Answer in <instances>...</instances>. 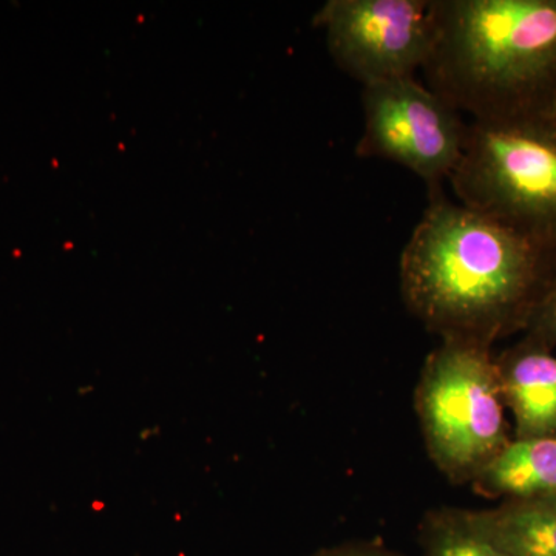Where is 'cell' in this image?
Here are the masks:
<instances>
[{"label": "cell", "mask_w": 556, "mask_h": 556, "mask_svg": "<svg viewBox=\"0 0 556 556\" xmlns=\"http://www.w3.org/2000/svg\"><path fill=\"white\" fill-rule=\"evenodd\" d=\"M556 281V247L430 190L401 257L402 298L444 340L490 346L529 328Z\"/></svg>", "instance_id": "1"}, {"label": "cell", "mask_w": 556, "mask_h": 556, "mask_svg": "<svg viewBox=\"0 0 556 556\" xmlns=\"http://www.w3.org/2000/svg\"><path fill=\"white\" fill-rule=\"evenodd\" d=\"M427 87L479 123L556 118V0H431Z\"/></svg>", "instance_id": "2"}, {"label": "cell", "mask_w": 556, "mask_h": 556, "mask_svg": "<svg viewBox=\"0 0 556 556\" xmlns=\"http://www.w3.org/2000/svg\"><path fill=\"white\" fill-rule=\"evenodd\" d=\"M448 181L457 203L556 247V118L470 121Z\"/></svg>", "instance_id": "3"}, {"label": "cell", "mask_w": 556, "mask_h": 556, "mask_svg": "<svg viewBox=\"0 0 556 556\" xmlns=\"http://www.w3.org/2000/svg\"><path fill=\"white\" fill-rule=\"evenodd\" d=\"M503 404L489 346L444 340L428 356L416 407L431 459L445 475L477 478L510 444Z\"/></svg>", "instance_id": "4"}, {"label": "cell", "mask_w": 556, "mask_h": 556, "mask_svg": "<svg viewBox=\"0 0 556 556\" xmlns=\"http://www.w3.org/2000/svg\"><path fill=\"white\" fill-rule=\"evenodd\" d=\"M364 134L357 155L401 164L441 188L459 164L470 123L415 76L362 87Z\"/></svg>", "instance_id": "5"}, {"label": "cell", "mask_w": 556, "mask_h": 556, "mask_svg": "<svg viewBox=\"0 0 556 556\" xmlns=\"http://www.w3.org/2000/svg\"><path fill=\"white\" fill-rule=\"evenodd\" d=\"M316 22L332 60L362 87L415 76L433 42L431 0H329Z\"/></svg>", "instance_id": "6"}, {"label": "cell", "mask_w": 556, "mask_h": 556, "mask_svg": "<svg viewBox=\"0 0 556 556\" xmlns=\"http://www.w3.org/2000/svg\"><path fill=\"white\" fill-rule=\"evenodd\" d=\"M504 404L517 424V439L556 434V357L530 336L496 362Z\"/></svg>", "instance_id": "7"}, {"label": "cell", "mask_w": 556, "mask_h": 556, "mask_svg": "<svg viewBox=\"0 0 556 556\" xmlns=\"http://www.w3.org/2000/svg\"><path fill=\"white\" fill-rule=\"evenodd\" d=\"M475 479L481 492L510 501L556 496V434L510 442Z\"/></svg>", "instance_id": "8"}, {"label": "cell", "mask_w": 556, "mask_h": 556, "mask_svg": "<svg viewBox=\"0 0 556 556\" xmlns=\"http://www.w3.org/2000/svg\"><path fill=\"white\" fill-rule=\"evenodd\" d=\"M475 525L508 556H556V515L533 501L470 511Z\"/></svg>", "instance_id": "9"}, {"label": "cell", "mask_w": 556, "mask_h": 556, "mask_svg": "<svg viewBox=\"0 0 556 556\" xmlns=\"http://www.w3.org/2000/svg\"><path fill=\"white\" fill-rule=\"evenodd\" d=\"M426 556H508L475 525L468 510L433 511L422 526Z\"/></svg>", "instance_id": "10"}, {"label": "cell", "mask_w": 556, "mask_h": 556, "mask_svg": "<svg viewBox=\"0 0 556 556\" xmlns=\"http://www.w3.org/2000/svg\"><path fill=\"white\" fill-rule=\"evenodd\" d=\"M530 336L546 345L556 343V281L529 325Z\"/></svg>", "instance_id": "11"}, {"label": "cell", "mask_w": 556, "mask_h": 556, "mask_svg": "<svg viewBox=\"0 0 556 556\" xmlns=\"http://www.w3.org/2000/svg\"><path fill=\"white\" fill-rule=\"evenodd\" d=\"M314 556H404L399 555L396 552L387 551V548L368 546V544H361V546H342L334 548H327L320 551Z\"/></svg>", "instance_id": "12"}, {"label": "cell", "mask_w": 556, "mask_h": 556, "mask_svg": "<svg viewBox=\"0 0 556 556\" xmlns=\"http://www.w3.org/2000/svg\"><path fill=\"white\" fill-rule=\"evenodd\" d=\"M533 503L540 504L541 507L547 508L548 511L556 515V496L544 497V500H535Z\"/></svg>", "instance_id": "13"}]
</instances>
